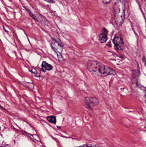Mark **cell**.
I'll return each instance as SVG.
<instances>
[{
  "label": "cell",
  "instance_id": "cell-1",
  "mask_svg": "<svg viewBox=\"0 0 146 147\" xmlns=\"http://www.w3.org/2000/svg\"><path fill=\"white\" fill-rule=\"evenodd\" d=\"M86 68L91 73L99 77H104L116 74L113 70L100 62L95 60L88 61Z\"/></svg>",
  "mask_w": 146,
  "mask_h": 147
},
{
  "label": "cell",
  "instance_id": "cell-2",
  "mask_svg": "<svg viewBox=\"0 0 146 147\" xmlns=\"http://www.w3.org/2000/svg\"><path fill=\"white\" fill-rule=\"evenodd\" d=\"M115 20L118 26L122 25L125 19V6L123 0H117L114 7Z\"/></svg>",
  "mask_w": 146,
  "mask_h": 147
},
{
  "label": "cell",
  "instance_id": "cell-3",
  "mask_svg": "<svg viewBox=\"0 0 146 147\" xmlns=\"http://www.w3.org/2000/svg\"><path fill=\"white\" fill-rule=\"evenodd\" d=\"M51 46L53 51L57 55L59 62L63 61L64 59L63 57L62 51L64 46L60 39L57 38H53L51 40Z\"/></svg>",
  "mask_w": 146,
  "mask_h": 147
},
{
  "label": "cell",
  "instance_id": "cell-4",
  "mask_svg": "<svg viewBox=\"0 0 146 147\" xmlns=\"http://www.w3.org/2000/svg\"><path fill=\"white\" fill-rule=\"evenodd\" d=\"M87 108L89 110H92L95 106L99 104V101L97 98L94 97H85V98Z\"/></svg>",
  "mask_w": 146,
  "mask_h": 147
},
{
  "label": "cell",
  "instance_id": "cell-5",
  "mask_svg": "<svg viewBox=\"0 0 146 147\" xmlns=\"http://www.w3.org/2000/svg\"><path fill=\"white\" fill-rule=\"evenodd\" d=\"M113 43L116 48L119 51H121L124 48V43L122 38L121 37L116 36L113 39Z\"/></svg>",
  "mask_w": 146,
  "mask_h": 147
},
{
  "label": "cell",
  "instance_id": "cell-6",
  "mask_svg": "<svg viewBox=\"0 0 146 147\" xmlns=\"http://www.w3.org/2000/svg\"><path fill=\"white\" fill-rule=\"evenodd\" d=\"M99 41L101 43H104L108 40V31L106 28H103L102 30V32L99 36Z\"/></svg>",
  "mask_w": 146,
  "mask_h": 147
},
{
  "label": "cell",
  "instance_id": "cell-7",
  "mask_svg": "<svg viewBox=\"0 0 146 147\" xmlns=\"http://www.w3.org/2000/svg\"><path fill=\"white\" fill-rule=\"evenodd\" d=\"M41 66H42L41 71L43 72H45L46 71H51L53 69V66L51 65L45 61H43L42 63Z\"/></svg>",
  "mask_w": 146,
  "mask_h": 147
},
{
  "label": "cell",
  "instance_id": "cell-8",
  "mask_svg": "<svg viewBox=\"0 0 146 147\" xmlns=\"http://www.w3.org/2000/svg\"><path fill=\"white\" fill-rule=\"evenodd\" d=\"M20 83L22 86L27 87V88H28L30 90H32L34 88V85L33 83L24 82V81L23 82L21 81V82H20Z\"/></svg>",
  "mask_w": 146,
  "mask_h": 147
},
{
  "label": "cell",
  "instance_id": "cell-9",
  "mask_svg": "<svg viewBox=\"0 0 146 147\" xmlns=\"http://www.w3.org/2000/svg\"><path fill=\"white\" fill-rule=\"evenodd\" d=\"M47 120L51 123H56L57 122L56 117L54 116H50L48 117H47Z\"/></svg>",
  "mask_w": 146,
  "mask_h": 147
},
{
  "label": "cell",
  "instance_id": "cell-10",
  "mask_svg": "<svg viewBox=\"0 0 146 147\" xmlns=\"http://www.w3.org/2000/svg\"><path fill=\"white\" fill-rule=\"evenodd\" d=\"M31 71L32 73L34 74V76H35V77H40V75H39V74L38 73V72H37L36 69H34V68H32L31 70Z\"/></svg>",
  "mask_w": 146,
  "mask_h": 147
},
{
  "label": "cell",
  "instance_id": "cell-11",
  "mask_svg": "<svg viewBox=\"0 0 146 147\" xmlns=\"http://www.w3.org/2000/svg\"><path fill=\"white\" fill-rule=\"evenodd\" d=\"M78 147H99L96 145H91V144H86L82 146H80Z\"/></svg>",
  "mask_w": 146,
  "mask_h": 147
},
{
  "label": "cell",
  "instance_id": "cell-12",
  "mask_svg": "<svg viewBox=\"0 0 146 147\" xmlns=\"http://www.w3.org/2000/svg\"><path fill=\"white\" fill-rule=\"evenodd\" d=\"M25 9H26V10H27V11H28V13H29V14H30V15L31 16V17H32V18H33V19H34V20H35L36 21H37V19H36L35 17H34V15H33V14L32 13L31 11H30V10H29L28 9L26 8H25Z\"/></svg>",
  "mask_w": 146,
  "mask_h": 147
},
{
  "label": "cell",
  "instance_id": "cell-13",
  "mask_svg": "<svg viewBox=\"0 0 146 147\" xmlns=\"http://www.w3.org/2000/svg\"><path fill=\"white\" fill-rule=\"evenodd\" d=\"M111 0H103V2L104 3H109L111 2Z\"/></svg>",
  "mask_w": 146,
  "mask_h": 147
},
{
  "label": "cell",
  "instance_id": "cell-14",
  "mask_svg": "<svg viewBox=\"0 0 146 147\" xmlns=\"http://www.w3.org/2000/svg\"><path fill=\"white\" fill-rule=\"evenodd\" d=\"M44 1L48 2L50 3H54V1L53 0H44Z\"/></svg>",
  "mask_w": 146,
  "mask_h": 147
},
{
  "label": "cell",
  "instance_id": "cell-15",
  "mask_svg": "<svg viewBox=\"0 0 146 147\" xmlns=\"http://www.w3.org/2000/svg\"></svg>",
  "mask_w": 146,
  "mask_h": 147
}]
</instances>
